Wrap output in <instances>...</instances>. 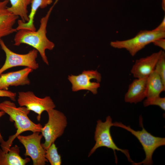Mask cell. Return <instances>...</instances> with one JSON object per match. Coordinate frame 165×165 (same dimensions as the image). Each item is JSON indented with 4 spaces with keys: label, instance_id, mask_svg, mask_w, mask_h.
I'll return each instance as SVG.
<instances>
[{
    "label": "cell",
    "instance_id": "1",
    "mask_svg": "<svg viewBox=\"0 0 165 165\" xmlns=\"http://www.w3.org/2000/svg\"><path fill=\"white\" fill-rule=\"evenodd\" d=\"M58 1L56 0L46 15L41 18L38 30L33 31L26 29L18 30L14 38V46H19L21 44H25L32 46L37 50L43 61L47 65H49V62L45 50H52L55 45L46 36V27L52 11Z\"/></svg>",
    "mask_w": 165,
    "mask_h": 165
},
{
    "label": "cell",
    "instance_id": "2",
    "mask_svg": "<svg viewBox=\"0 0 165 165\" xmlns=\"http://www.w3.org/2000/svg\"><path fill=\"white\" fill-rule=\"evenodd\" d=\"M0 110L9 116L10 120L15 122L17 129L14 134L9 136L6 141L1 144V149L4 152L9 150L13 140L22 133L27 131L41 132L42 125L40 123H35L29 119L28 115L30 111L26 107H17L14 103L6 100L0 103Z\"/></svg>",
    "mask_w": 165,
    "mask_h": 165
},
{
    "label": "cell",
    "instance_id": "3",
    "mask_svg": "<svg viewBox=\"0 0 165 165\" xmlns=\"http://www.w3.org/2000/svg\"><path fill=\"white\" fill-rule=\"evenodd\" d=\"M141 122L140 124L142 127L141 130H134L130 126H127L121 122L113 123V126L123 128L130 132L141 144L145 155V158L142 161L138 163L134 162L132 164L151 165L153 163L152 157L154 152L158 148L165 145V138L153 135L144 128Z\"/></svg>",
    "mask_w": 165,
    "mask_h": 165
},
{
    "label": "cell",
    "instance_id": "4",
    "mask_svg": "<svg viewBox=\"0 0 165 165\" xmlns=\"http://www.w3.org/2000/svg\"><path fill=\"white\" fill-rule=\"evenodd\" d=\"M165 38V31L141 30L134 37L124 40H116L111 42L112 47L117 49H124L132 56H134L140 50L156 40Z\"/></svg>",
    "mask_w": 165,
    "mask_h": 165
},
{
    "label": "cell",
    "instance_id": "5",
    "mask_svg": "<svg viewBox=\"0 0 165 165\" xmlns=\"http://www.w3.org/2000/svg\"><path fill=\"white\" fill-rule=\"evenodd\" d=\"M113 126L112 119L110 116H108L105 122L101 120L97 121V124L94 132V138L95 143L89 154L90 156L98 148L101 147H106L112 149L115 156L116 163H117V158L116 155V151H120L123 153L127 157L128 161L134 162L131 159L129 151L127 149H123L118 147L113 141L110 133V128Z\"/></svg>",
    "mask_w": 165,
    "mask_h": 165
},
{
    "label": "cell",
    "instance_id": "6",
    "mask_svg": "<svg viewBox=\"0 0 165 165\" xmlns=\"http://www.w3.org/2000/svg\"><path fill=\"white\" fill-rule=\"evenodd\" d=\"M47 112L48 121L42 127L41 131L45 139L42 145L46 150L63 135L67 125L66 117L62 112L54 108Z\"/></svg>",
    "mask_w": 165,
    "mask_h": 165
},
{
    "label": "cell",
    "instance_id": "7",
    "mask_svg": "<svg viewBox=\"0 0 165 165\" xmlns=\"http://www.w3.org/2000/svg\"><path fill=\"white\" fill-rule=\"evenodd\" d=\"M0 46L6 56L4 64L0 68V75L7 70L16 66H25L33 70L38 68V64L36 61L38 51L35 49L30 50L26 54H18L10 50L1 38Z\"/></svg>",
    "mask_w": 165,
    "mask_h": 165
},
{
    "label": "cell",
    "instance_id": "8",
    "mask_svg": "<svg viewBox=\"0 0 165 165\" xmlns=\"http://www.w3.org/2000/svg\"><path fill=\"white\" fill-rule=\"evenodd\" d=\"M40 132H34L28 136L19 135L17 138L25 149L24 155L30 157L33 165H44L48 161L45 158L46 150L41 143L43 137Z\"/></svg>",
    "mask_w": 165,
    "mask_h": 165
},
{
    "label": "cell",
    "instance_id": "9",
    "mask_svg": "<svg viewBox=\"0 0 165 165\" xmlns=\"http://www.w3.org/2000/svg\"><path fill=\"white\" fill-rule=\"evenodd\" d=\"M17 101L20 106H25L30 111L37 114V119L38 121H40L43 112H47L56 107L50 97L39 98L30 91L19 92Z\"/></svg>",
    "mask_w": 165,
    "mask_h": 165
},
{
    "label": "cell",
    "instance_id": "10",
    "mask_svg": "<svg viewBox=\"0 0 165 165\" xmlns=\"http://www.w3.org/2000/svg\"><path fill=\"white\" fill-rule=\"evenodd\" d=\"M101 74L97 70H84L77 75H68V79L72 84V90L75 92L82 90L90 91L93 94L97 93L100 86Z\"/></svg>",
    "mask_w": 165,
    "mask_h": 165
},
{
    "label": "cell",
    "instance_id": "11",
    "mask_svg": "<svg viewBox=\"0 0 165 165\" xmlns=\"http://www.w3.org/2000/svg\"><path fill=\"white\" fill-rule=\"evenodd\" d=\"M33 70L26 67L18 71L2 73L0 75V90H8L10 86L29 85L30 81L28 76Z\"/></svg>",
    "mask_w": 165,
    "mask_h": 165
},
{
    "label": "cell",
    "instance_id": "12",
    "mask_svg": "<svg viewBox=\"0 0 165 165\" xmlns=\"http://www.w3.org/2000/svg\"><path fill=\"white\" fill-rule=\"evenodd\" d=\"M162 50L137 60L131 70V73L136 78L148 77L155 70L156 64Z\"/></svg>",
    "mask_w": 165,
    "mask_h": 165
},
{
    "label": "cell",
    "instance_id": "13",
    "mask_svg": "<svg viewBox=\"0 0 165 165\" xmlns=\"http://www.w3.org/2000/svg\"><path fill=\"white\" fill-rule=\"evenodd\" d=\"M9 0L0 1V39L17 31L13 27L19 16L7 9Z\"/></svg>",
    "mask_w": 165,
    "mask_h": 165
},
{
    "label": "cell",
    "instance_id": "14",
    "mask_svg": "<svg viewBox=\"0 0 165 165\" xmlns=\"http://www.w3.org/2000/svg\"><path fill=\"white\" fill-rule=\"evenodd\" d=\"M147 77L136 78L129 85L124 96L126 102L136 104L146 98Z\"/></svg>",
    "mask_w": 165,
    "mask_h": 165
},
{
    "label": "cell",
    "instance_id": "15",
    "mask_svg": "<svg viewBox=\"0 0 165 165\" xmlns=\"http://www.w3.org/2000/svg\"><path fill=\"white\" fill-rule=\"evenodd\" d=\"M52 2L53 0H31V11L28 15L29 20L26 22H24L21 20H18V25L16 28L17 31L22 29L36 31L34 19L38 9L39 8L44 9Z\"/></svg>",
    "mask_w": 165,
    "mask_h": 165
},
{
    "label": "cell",
    "instance_id": "16",
    "mask_svg": "<svg viewBox=\"0 0 165 165\" xmlns=\"http://www.w3.org/2000/svg\"><path fill=\"white\" fill-rule=\"evenodd\" d=\"M19 147H11L7 152L0 148V165H25L30 161L28 158L23 159L20 155Z\"/></svg>",
    "mask_w": 165,
    "mask_h": 165
},
{
    "label": "cell",
    "instance_id": "17",
    "mask_svg": "<svg viewBox=\"0 0 165 165\" xmlns=\"http://www.w3.org/2000/svg\"><path fill=\"white\" fill-rule=\"evenodd\" d=\"M165 90V84L158 74L154 70L147 77L146 98L151 99L160 96V93Z\"/></svg>",
    "mask_w": 165,
    "mask_h": 165
},
{
    "label": "cell",
    "instance_id": "18",
    "mask_svg": "<svg viewBox=\"0 0 165 165\" xmlns=\"http://www.w3.org/2000/svg\"><path fill=\"white\" fill-rule=\"evenodd\" d=\"M11 6L7 7L8 10L14 15L20 16L24 22L29 20L28 6L31 4V0H9Z\"/></svg>",
    "mask_w": 165,
    "mask_h": 165
},
{
    "label": "cell",
    "instance_id": "19",
    "mask_svg": "<svg viewBox=\"0 0 165 165\" xmlns=\"http://www.w3.org/2000/svg\"><path fill=\"white\" fill-rule=\"evenodd\" d=\"M45 158L51 165H61V155L57 151V148L54 143L46 150Z\"/></svg>",
    "mask_w": 165,
    "mask_h": 165
},
{
    "label": "cell",
    "instance_id": "20",
    "mask_svg": "<svg viewBox=\"0 0 165 165\" xmlns=\"http://www.w3.org/2000/svg\"><path fill=\"white\" fill-rule=\"evenodd\" d=\"M154 70L158 74L165 84V53L163 51L157 61Z\"/></svg>",
    "mask_w": 165,
    "mask_h": 165
},
{
    "label": "cell",
    "instance_id": "21",
    "mask_svg": "<svg viewBox=\"0 0 165 165\" xmlns=\"http://www.w3.org/2000/svg\"><path fill=\"white\" fill-rule=\"evenodd\" d=\"M145 107L150 105H156L159 106L163 110H165V97L160 96L151 99L146 98L143 102Z\"/></svg>",
    "mask_w": 165,
    "mask_h": 165
},
{
    "label": "cell",
    "instance_id": "22",
    "mask_svg": "<svg viewBox=\"0 0 165 165\" xmlns=\"http://www.w3.org/2000/svg\"><path fill=\"white\" fill-rule=\"evenodd\" d=\"M16 93L8 90H0V97H6L9 98L12 100L15 101Z\"/></svg>",
    "mask_w": 165,
    "mask_h": 165
},
{
    "label": "cell",
    "instance_id": "23",
    "mask_svg": "<svg viewBox=\"0 0 165 165\" xmlns=\"http://www.w3.org/2000/svg\"><path fill=\"white\" fill-rule=\"evenodd\" d=\"M152 43L155 46L160 47L163 50H165V38L157 39L153 42Z\"/></svg>",
    "mask_w": 165,
    "mask_h": 165
},
{
    "label": "cell",
    "instance_id": "24",
    "mask_svg": "<svg viewBox=\"0 0 165 165\" xmlns=\"http://www.w3.org/2000/svg\"><path fill=\"white\" fill-rule=\"evenodd\" d=\"M154 29L158 31H165V16L160 24Z\"/></svg>",
    "mask_w": 165,
    "mask_h": 165
},
{
    "label": "cell",
    "instance_id": "25",
    "mask_svg": "<svg viewBox=\"0 0 165 165\" xmlns=\"http://www.w3.org/2000/svg\"><path fill=\"white\" fill-rule=\"evenodd\" d=\"M5 112L2 111H0V118L5 114ZM4 141L3 140L2 137L0 132V143L1 144Z\"/></svg>",
    "mask_w": 165,
    "mask_h": 165
},
{
    "label": "cell",
    "instance_id": "26",
    "mask_svg": "<svg viewBox=\"0 0 165 165\" xmlns=\"http://www.w3.org/2000/svg\"><path fill=\"white\" fill-rule=\"evenodd\" d=\"M161 6L163 10L165 11V0H162Z\"/></svg>",
    "mask_w": 165,
    "mask_h": 165
},
{
    "label": "cell",
    "instance_id": "27",
    "mask_svg": "<svg viewBox=\"0 0 165 165\" xmlns=\"http://www.w3.org/2000/svg\"></svg>",
    "mask_w": 165,
    "mask_h": 165
}]
</instances>
